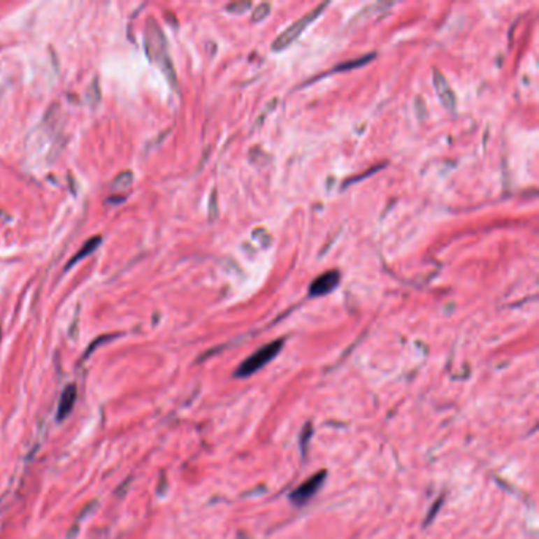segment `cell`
<instances>
[{
  "mask_svg": "<svg viewBox=\"0 0 539 539\" xmlns=\"http://www.w3.org/2000/svg\"><path fill=\"white\" fill-rule=\"evenodd\" d=\"M146 43H148V54L150 56V59H152L157 65L161 66V70L165 71L168 80L171 81L174 87H178L171 59H169V54H168V45H166L165 35H163V32L160 30L159 24L152 20L148 21Z\"/></svg>",
  "mask_w": 539,
  "mask_h": 539,
  "instance_id": "1",
  "label": "cell"
},
{
  "mask_svg": "<svg viewBox=\"0 0 539 539\" xmlns=\"http://www.w3.org/2000/svg\"><path fill=\"white\" fill-rule=\"evenodd\" d=\"M283 345H285V338H277V340H274V342L266 343L264 347L257 350L252 356H248L247 359L240 362L239 367L234 371V377L236 378H248V377H252L253 373L261 371V368L268 366L271 361L275 359L278 353L282 351Z\"/></svg>",
  "mask_w": 539,
  "mask_h": 539,
  "instance_id": "2",
  "label": "cell"
},
{
  "mask_svg": "<svg viewBox=\"0 0 539 539\" xmlns=\"http://www.w3.org/2000/svg\"><path fill=\"white\" fill-rule=\"evenodd\" d=\"M328 5H329L328 2L319 3L317 8L310 10L308 13L299 17L298 21H294L287 30H283V32L274 40V43H272V51H282V50H285V48H288L289 45H292L293 41L298 40L299 35L304 32V30L310 26L313 21H317L318 17L321 16V13H323L326 8H328Z\"/></svg>",
  "mask_w": 539,
  "mask_h": 539,
  "instance_id": "3",
  "label": "cell"
},
{
  "mask_svg": "<svg viewBox=\"0 0 539 539\" xmlns=\"http://www.w3.org/2000/svg\"><path fill=\"white\" fill-rule=\"evenodd\" d=\"M326 477H328V471L326 470H321L318 471L317 475H313L308 477V480H306L302 484H299L298 487H296L293 492H289L288 498L289 501H292V505L294 506H306L308 501H310L315 495H317L321 487H323V484L326 481Z\"/></svg>",
  "mask_w": 539,
  "mask_h": 539,
  "instance_id": "4",
  "label": "cell"
},
{
  "mask_svg": "<svg viewBox=\"0 0 539 539\" xmlns=\"http://www.w3.org/2000/svg\"><path fill=\"white\" fill-rule=\"evenodd\" d=\"M338 283H340V272L337 269H331L315 278L310 283V287H308V293H310L313 298L329 294L338 287Z\"/></svg>",
  "mask_w": 539,
  "mask_h": 539,
  "instance_id": "5",
  "label": "cell"
},
{
  "mask_svg": "<svg viewBox=\"0 0 539 539\" xmlns=\"http://www.w3.org/2000/svg\"><path fill=\"white\" fill-rule=\"evenodd\" d=\"M433 84H435V89H437V94L440 96L441 103H443V106L446 108L447 111H456V95H454L452 89L450 86V82H447L446 78L443 76V73L438 70H433Z\"/></svg>",
  "mask_w": 539,
  "mask_h": 539,
  "instance_id": "6",
  "label": "cell"
},
{
  "mask_svg": "<svg viewBox=\"0 0 539 539\" xmlns=\"http://www.w3.org/2000/svg\"><path fill=\"white\" fill-rule=\"evenodd\" d=\"M76 402V387L75 385H70L66 389L62 392V397H60L59 407H57V419L62 421L64 417L70 415V411L73 410Z\"/></svg>",
  "mask_w": 539,
  "mask_h": 539,
  "instance_id": "7",
  "label": "cell"
},
{
  "mask_svg": "<svg viewBox=\"0 0 539 539\" xmlns=\"http://www.w3.org/2000/svg\"><path fill=\"white\" fill-rule=\"evenodd\" d=\"M392 5H394L392 2H387V3L386 2H378V3L368 5V7H366L364 10H361L359 13L356 15V17H354L353 21H351V24H354V22L361 21V20H367V17L377 15V13H380V11H385V10H387L389 7H392Z\"/></svg>",
  "mask_w": 539,
  "mask_h": 539,
  "instance_id": "8",
  "label": "cell"
},
{
  "mask_svg": "<svg viewBox=\"0 0 539 539\" xmlns=\"http://www.w3.org/2000/svg\"><path fill=\"white\" fill-rule=\"evenodd\" d=\"M375 57H377V54H375V52L366 54V56L357 57V59H354V60H347V62L338 64V65L336 66V69L332 70V71H348V70H354V69H357V66H362V65L368 64V62H371V60L375 59Z\"/></svg>",
  "mask_w": 539,
  "mask_h": 539,
  "instance_id": "9",
  "label": "cell"
},
{
  "mask_svg": "<svg viewBox=\"0 0 539 539\" xmlns=\"http://www.w3.org/2000/svg\"><path fill=\"white\" fill-rule=\"evenodd\" d=\"M100 244H101V238H99V236H96V238L89 239V240L86 242V245H84V247L81 248V250H80V253H78V255H76V257H75L73 259H71V261L69 263V268H71V266H73L76 261H81L82 258L89 257L90 253L95 252L96 248H99V245H100Z\"/></svg>",
  "mask_w": 539,
  "mask_h": 539,
  "instance_id": "10",
  "label": "cell"
},
{
  "mask_svg": "<svg viewBox=\"0 0 539 539\" xmlns=\"http://www.w3.org/2000/svg\"><path fill=\"white\" fill-rule=\"evenodd\" d=\"M131 185V173H122L119 174L116 180H114L113 189L114 190H127Z\"/></svg>",
  "mask_w": 539,
  "mask_h": 539,
  "instance_id": "11",
  "label": "cell"
},
{
  "mask_svg": "<svg viewBox=\"0 0 539 539\" xmlns=\"http://www.w3.org/2000/svg\"><path fill=\"white\" fill-rule=\"evenodd\" d=\"M271 13V3H261L258 5V7L253 10V15H252V21L253 22H259L266 20V17L269 16Z\"/></svg>",
  "mask_w": 539,
  "mask_h": 539,
  "instance_id": "12",
  "label": "cell"
},
{
  "mask_svg": "<svg viewBox=\"0 0 539 539\" xmlns=\"http://www.w3.org/2000/svg\"><path fill=\"white\" fill-rule=\"evenodd\" d=\"M252 7V2H234V3H229L227 10L231 11V13H236V15H242L245 13V11Z\"/></svg>",
  "mask_w": 539,
  "mask_h": 539,
  "instance_id": "13",
  "label": "cell"
},
{
  "mask_svg": "<svg viewBox=\"0 0 539 539\" xmlns=\"http://www.w3.org/2000/svg\"><path fill=\"white\" fill-rule=\"evenodd\" d=\"M217 212H219V209H217V192H214L210 196V206H209V214L212 220L217 217Z\"/></svg>",
  "mask_w": 539,
  "mask_h": 539,
  "instance_id": "14",
  "label": "cell"
}]
</instances>
